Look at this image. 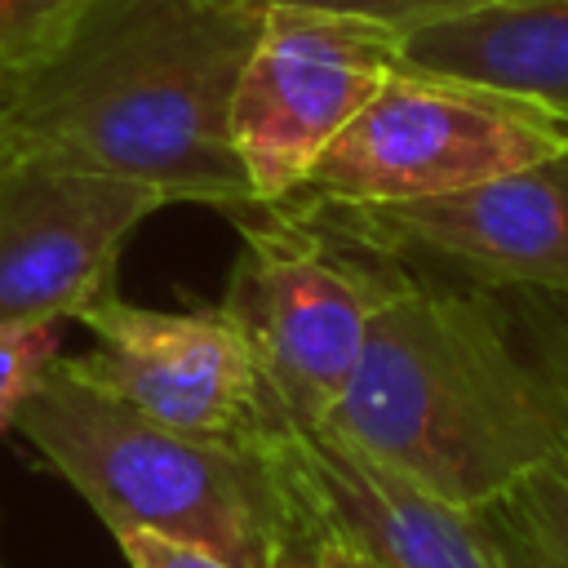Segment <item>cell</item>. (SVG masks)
I'll use <instances>...</instances> for the list:
<instances>
[{
    "label": "cell",
    "mask_w": 568,
    "mask_h": 568,
    "mask_svg": "<svg viewBox=\"0 0 568 568\" xmlns=\"http://www.w3.org/2000/svg\"><path fill=\"white\" fill-rule=\"evenodd\" d=\"M399 67L524 98L568 124V0H484L413 27Z\"/></svg>",
    "instance_id": "11"
},
{
    "label": "cell",
    "mask_w": 568,
    "mask_h": 568,
    "mask_svg": "<svg viewBox=\"0 0 568 568\" xmlns=\"http://www.w3.org/2000/svg\"><path fill=\"white\" fill-rule=\"evenodd\" d=\"M0 568H9V564H4V555H0Z\"/></svg>",
    "instance_id": "20"
},
{
    "label": "cell",
    "mask_w": 568,
    "mask_h": 568,
    "mask_svg": "<svg viewBox=\"0 0 568 568\" xmlns=\"http://www.w3.org/2000/svg\"><path fill=\"white\" fill-rule=\"evenodd\" d=\"M98 0H0V102L75 31Z\"/></svg>",
    "instance_id": "13"
},
{
    "label": "cell",
    "mask_w": 568,
    "mask_h": 568,
    "mask_svg": "<svg viewBox=\"0 0 568 568\" xmlns=\"http://www.w3.org/2000/svg\"><path fill=\"white\" fill-rule=\"evenodd\" d=\"M564 151L568 124L550 111L484 84L395 67L288 200H426L519 173Z\"/></svg>",
    "instance_id": "5"
},
{
    "label": "cell",
    "mask_w": 568,
    "mask_h": 568,
    "mask_svg": "<svg viewBox=\"0 0 568 568\" xmlns=\"http://www.w3.org/2000/svg\"><path fill=\"white\" fill-rule=\"evenodd\" d=\"M262 448L288 479L306 528L368 568H515L479 510L430 497L328 426L275 430Z\"/></svg>",
    "instance_id": "10"
},
{
    "label": "cell",
    "mask_w": 568,
    "mask_h": 568,
    "mask_svg": "<svg viewBox=\"0 0 568 568\" xmlns=\"http://www.w3.org/2000/svg\"><path fill=\"white\" fill-rule=\"evenodd\" d=\"M315 209L404 266L430 262L462 284L568 297V151L448 195Z\"/></svg>",
    "instance_id": "8"
},
{
    "label": "cell",
    "mask_w": 568,
    "mask_h": 568,
    "mask_svg": "<svg viewBox=\"0 0 568 568\" xmlns=\"http://www.w3.org/2000/svg\"><path fill=\"white\" fill-rule=\"evenodd\" d=\"M275 568H324V564H320V537H315L311 528H302V532L284 546V555H280Z\"/></svg>",
    "instance_id": "18"
},
{
    "label": "cell",
    "mask_w": 568,
    "mask_h": 568,
    "mask_svg": "<svg viewBox=\"0 0 568 568\" xmlns=\"http://www.w3.org/2000/svg\"><path fill=\"white\" fill-rule=\"evenodd\" d=\"M115 546L129 568H235L209 550H195V546H182V541H169V537L142 532V528L115 532Z\"/></svg>",
    "instance_id": "16"
},
{
    "label": "cell",
    "mask_w": 568,
    "mask_h": 568,
    "mask_svg": "<svg viewBox=\"0 0 568 568\" xmlns=\"http://www.w3.org/2000/svg\"><path fill=\"white\" fill-rule=\"evenodd\" d=\"M320 564H324V568H368L355 550H346V546H337V541H328V537H320Z\"/></svg>",
    "instance_id": "19"
},
{
    "label": "cell",
    "mask_w": 568,
    "mask_h": 568,
    "mask_svg": "<svg viewBox=\"0 0 568 568\" xmlns=\"http://www.w3.org/2000/svg\"><path fill=\"white\" fill-rule=\"evenodd\" d=\"M528 342L537 346V355L550 364V373L559 377L564 395H568V320H550L546 311H524V324Z\"/></svg>",
    "instance_id": "17"
},
{
    "label": "cell",
    "mask_w": 568,
    "mask_h": 568,
    "mask_svg": "<svg viewBox=\"0 0 568 568\" xmlns=\"http://www.w3.org/2000/svg\"><path fill=\"white\" fill-rule=\"evenodd\" d=\"M75 320L93 346L71 368L142 417L240 448H262L280 430L262 368L222 306L155 311L106 288Z\"/></svg>",
    "instance_id": "7"
},
{
    "label": "cell",
    "mask_w": 568,
    "mask_h": 568,
    "mask_svg": "<svg viewBox=\"0 0 568 568\" xmlns=\"http://www.w3.org/2000/svg\"><path fill=\"white\" fill-rule=\"evenodd\" d=\"M399 67V31L275 4L262 9L257 40L231 93V146L253 200L275 204L302 191L315 160L368 106Z\"/></svg>",
    "instance_id": "6"
},
{
    "label": "cell",
    "mask_w": 568,
    "mask_h": 568,
    "mask_svg": "<svg viewBox=\"0 0 568 568\" xmlns=\"http://www.w3.org/2000/svg\"><path fill=\"white\" fill-rule=\"evenodd\" d=\"M324 426L430 497L484 510L568 453V395L497 288L413 271Z\"/></svg>",
    "instance_id": "2"
},
{
    "label": "cell",
    "mask_w": 568,
    "mask_h": 568,
    "mask_svg": "<svg viewBox=\"0 0 568 568\" xmlns=\"http://www.w3.org/2000/svg\"><path fill=\"white\" fill-rule=\"evenodd\" d=\"M515 568H568V453L479 510Z\"/></svg>",
    "instance_id": "12"
},
{
    "label": "cell",
    "mask_w": 568,
    "mask_h": 568,
    "mask_svg": "<svg viewBox=\"0 0 568 568\" xmlns=\"http://www.w3.org/2000/svg\"><path fill=\"white\" fill-rule=\"evenodd\" d=\"M257 22L244 0H98L0 102V160L124 178L226 217L253 209L231 93Z\"/></svg>",
    "instance_id": "1"
},
{
    "label": "cell",
    "mask_w": 568,
    "mask_h": 568,
    "mask_svg": "<svg viewBox=\"0 0 568 568\" xmlns=\"http://www.w3.org/2000/svg\"><path fill=\"white\" fill-rule=\"evenodd\" d=\"M58 364V324H0V435L18 426V413Z\"/></svg>",
    "instance_id": "14"
},
{
    "label": "cell",
    "mask_w": 568,
    "mask_h": 568,
    "mask_svg": "<svg viewBox=\"0 0 568 568\" xmlns=\"http://www.w3.org/2000/svg\"><path fill=\"white\" fill-rule=\"evenodd\" d=\"M164 204L124 178L0 160V324L75 320L111 288L124 240Z\"/></svg>",
    "instance_id": "9"
},
{
    "label": "cell",
    "mask_w": 568,
    "mask_h": 568,
    "mask_svg": "<svg viewBox=\"0 0 568 568\" xmlns=\"http://www.w3.org/2000/svg\"><path fill=\"white\" fill-rule=\"evenodd\" d=\"M248 9H275V4H293V9H320V13H346V18H364L390 31H413L439 18H453L462 9H475L484 0H244Z\"/></svg>",
    "instance_id": "15"
},
{
    "label": "cell",
    "mask_w": 568,
    "mask_h": 568,
    "mask_svg": "<svg viewBox=\"0 0 568 568\" xmlns=\"http://www.w3.org/2000/svg\"><path fill=\"white\" fill-rule=\"evenodd\" d=\"M22 439L67 479L106 532H160L235 568H275L306 528L266 448L169 430L58 359L27 408Z\"/></svg>",
    "instance_id": "3"
},
{
    "label": "cell",
    "mask_w": 568,
    "mask_h": 568,
    "mask_svg": "<svg viewBox=\"0 0 568 568\" xmlns=\"http://www.w3.org/2000/svg\"><path fill=\"white\" fill-rule=\"evenodd\" d=\"M235 226L240 257L217 306L248 342L280 430L324 426L364 355L373 315L413 271L302 200L253 204L235 213Z\"/></svg>",
    "instance_id": "4"
}]
</instances>
